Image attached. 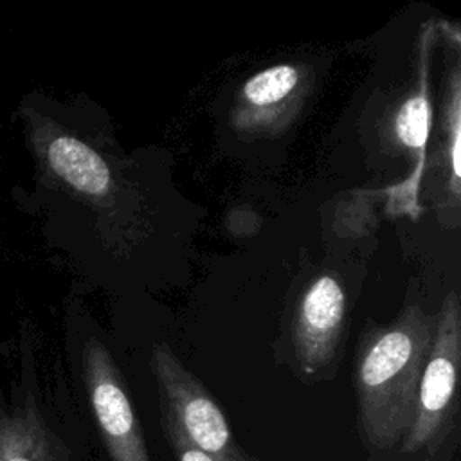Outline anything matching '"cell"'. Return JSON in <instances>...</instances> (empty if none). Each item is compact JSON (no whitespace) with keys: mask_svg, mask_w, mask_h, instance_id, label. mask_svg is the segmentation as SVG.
<instances>
[{"mask_svg":"<svg viewBox=\"0 0 461 461\" xmlns=\"http://www.w3.org/2000/svg\"><path fill=\"white\" fill-rule=\"evenodd\" d=\"M434 322L418 306L389 326H375L358 344L355 385L366 443L387 450L403 441L414 414L418 384L430 351Z\"/></svg>","mask_w":461,"mask_h":461,"instance_id":"obj_1","label":"cell"},{"mask_svg":"<svg viewBox=\"0 0 461 461\" xmlns=\"http://www.w3.org/2000/svg\"><path fill=\"white\" fill-rule=\"evenodd\" d=\"M461 360V308L452 292L434 322L416 398L414 421L402 441L405 454H432L450 432L457 412V371Z\"/></svg>","mask_w":461,"mask_h":461,"instance_id":"obj_2","label":"cell"},{"mask_svg":"<svg viewBox=\"0 0 461 461\" xmlns=\"http://www.w3.org/2000/svg\"><path fill=\"white\" fill-rule=\"evenodd\" d=\"M149 367L158 387L162 412L175 420L193 445L227 461L250 459L234 441L216 400L167 344H153Z\"/></svg>","mask_w":461,"mask_h":461,"instance_id":"obj_3","label":"cell"},{"mask_svg":"<svg viewBox=\"0 0 461 461\" xmlns=\"http://www.w3.org/2000/svg\"><path fill=\"white\" fill-rule=\"evenodd\" d=\"M83 378L112 461H149L142 427L121 371L104 344L95 339H90L83 349Z\"/></svg>","mask_w":461,"mask_h":461,"instance_id":"obj_4","label":"cell"},{"mask_svg":"<svg viewBox=\"0 0 461 461\" xmlns=\"http://www.w3.org/2000/svg\"><path fill=\"white\" fill-rule=\"evenodd\" d=\"M346 319V295L333 276L315 277L303 292L294 319V351L306 375L335 360Z\"/></svg>","mask_w":461,"mask_h":461,"instance_id":"obj_5","label":"cell"},{"mask_svg":"<svg viewBox=\"0 0 461 461\" xmlns=\"http://www.w3.org/2000/svg\"><path fill=\"white\" fill-rule=\"evenodd\" d=\"M434 41L432 25H427L421 32L420 40V77L414 92L402 103L394 119L393 131L394 139L412 155V171L409 176L391 185L389 189L380 191V194L387 196V211L393 216H409L416 220L421 212L418 196L421 176L425 171L427 158V139L430 131V99L427 86V68H429V50Z\"/></svg>","mask_w":461,"mask_h":461,"instance_id":"obj_6","label":"cell"},{"mask_svg":"<svg viewBox=\"0 0 461 461\" xmlns=\"http://www.w3.org/2000/svg\"><path fill=\"white\" fill-rule=\"evenodd\" d=\"M306 77L290 63L268 67L254 74L240 90L232 112V126L240 131H272L295 110Z\"/></svg>","mask_w":461,"mask_h":461,"instance_id":"obj_7","label":"cell"},{"mask_svg":"<svg viewBox=\"0 0 461 461\" xmlns=\"http://www.w3.org/2000/svg\"><path fill=\"white\" fill-rule=\"evenodd\" d=\"M0 461H68L61 439L32 403L0 412Z\"/></svg>","mask_w":461,"mask_h":461,"instance_id":"obj_8","label":"cell"},{"mask_svg":"<svg viewBox=\"0 0 461 461\" xmlns=\"http://www.w3.org/2000/svg\"><path fill=\"white\" fill-rule=\"evenodd\" d=\"M459 70L454 68L450 79V99L447 103V166L450 171L452 194H459L461 178V103H459Z\"/></svg>","mask_w":461,"mask_h":461,"instance_id":"obj_9","label":"cell"},{"mask_svg":"<svg viewBox=\"0 0 461 461\" xmlns=\"http://www.w3.org/2000/svg\"><path fill=\"white\" fill-rule=\"evenodd\" d=\"M162 425H164V432L166 438L169 441V447L173 448L176 461H227L221 457H216L202 448H198L196 445H193L185 434L180 430V427L175 423V420L171 416H167L166 412H162ZM247 461H256V459H247Z\"/></svg>","mask_w":461,"mask_h":461,"instance_id":"obj_10","label":"cell"}]
</instances>
